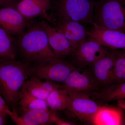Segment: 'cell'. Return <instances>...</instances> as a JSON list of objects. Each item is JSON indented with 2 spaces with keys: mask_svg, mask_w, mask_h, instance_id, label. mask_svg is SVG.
<instances>
[{
  "mask_svg": "<svg viewBox=\"0 0 125 125\" xmlns=\"http://www.w3.org/2000/svg\"><path fill=\"white\" fill-rule=\"evenodd\" d=\"M115 60L114 49H110L105 55L89 66L98 89L107 86L111 81Z\"/></svg>",
  "mask_w": 125,
  "mask_h": 125,
  "instance_id": "cell-9",
  "label": "cell"
},
{
  "mask_svg": "<svg viewBox=\"0 0 125 125\" xmlns=\"http://www.w3.org/2000/svg\"><path fill=\"white\" fill-rule=\"evenodd\" d=\"M29 66L16 60L0 61V95L11 109H15L21 89L29 78Z\"/></svg>",
  "mask_w": 125,
  "mask_h": 125,
  "instance_id": "cell-2",
  "label": "cell"
},
{
  "mask_svg": "<svg viewBox=\"0 0 125 125\" xmlns=\"http://www.w3.org/2000/svg\"><path fill=\"white\" fill-rule=\"evenodd\" d=\"M27 25L26 19L16 8H0V27L11 36H19Z\"/></svg>",
  "mask_w": 125,
  "mask_h": 125,
  "instance_id": "cell-13",
  "label": "cell"
},
{
  "mask_svg": "<svg viewBox=\"0 0 125 125\" xmlns=\"http://www.w3.org/2000/svg\"><path fill=\"white\" fill-rule=\"evenodd\" d=\"M15 43L23 62L29 64L47 58L59 57L50 47L41 23L30 27L18 36Z\"/></svg>",
  "mask_w": 125,
  "mask_h": 125,
  "instance_id": "cell-1",
  "label": "cell"
},
{
  "mask_svg": "<svg viewBox=\"0 0 125 125\" xmlns=\"http://www.w3.org/2000/svg\"><path fill=\"white\" fill-rule=\"evenodd\" d=\"M0 112H6L9 115L11 113V110L7 105L4 99L0 95Z\"/></svg>",
  "mask_w": 125,
  "mask_h": 125,
  "instance_id": "cell-24",
  "label": "cell"
},
{
  "mask_svg": "<svg viewBox=\"0 0 125 125\" xmlns=\"http://www.w3.org/2000/svg\"><path fill=\"white\" fill-rule=\"evenodd\" d=\"M50 7L42 0H22L18 2L16 9L25 19H31L45 15Z\"/></svg>",
  "mask_w": 125,
  "mask_h": 125,
  "instance_id": "cell-18",
  "label": "cell"
},
{
  "mask_svg": "<svg viewBox=\"0 0 125 125\" xmlns=\"http://www.w3.org/2000/svg\"><path fill=\"white\" fill-rule=\"evenodd\" d=\"M43 2H45L46 4L48 5L51 6V2H50V0H42Z\"/></svg>",
  "mask_w": 125,
  "mask_h": 125,
  "instance_id": "cell-28",
  "label": "cell"
},
{
  "mask_svg": "<svg viewBox=\"0 0 125 125\" xmlns=\"http://www.w3.org/2000/svg\"><path fill=\"white\" fill-rule=\"evenodd\" d=\"M95 4L92 0H57V18L93 25Z\"/></svg>",
  "mask_w": 125,
  "mask_h": 125,
  "instance_id": "cell-5",
  "label": "cell"
},
{
  "mask_svg": "<svg viewBox=\"0 0 125 125\" xmlns=\"http://www.w3.org/2000/svg\"><path fill=\"white\" fill-rule=\"evenodd\" d=\"M18 3L16 0H0V8L10 7L16 9Z\"/></svg>",
  "mask_w": 125,
  "mask_h": 125,
  "instance_id": "cell-23",
  "label": "cell"
},
{
  "mask_svg": "<svg viewBox=\"0 0 125 125\" xmlns=\"http://www.w3.org/2000/svg\"><path fill=\"white\" fill-rule=\"evenodd\" d=\"M7 115L8 114L6 112H0V125H4V124L6 117Z\"/></svg>",
  "mask_w": 125,
  "mask_h": 125,
  "instance_id": "cell-26",
  "label": "cell"
},
{
  "mask_svg": "<svg viewBox=\"0 0 125 125\" xmlns=\"http://www.w3.org/2000/svg\"><path fill=\"white\" fill-rule=\"evenodd\" d=\"M62 84L67 93H71L88 94L98 89L89 67L74 70Z\"/></svg>",
  "mask_w": 125,
  "mask_h": 125,
  "instance_id": "cell-7",
  "label": "cell"
},
{
  "mask_svg": "<svg viewBox=\"0 0 125 125\" xmlns=\"http://www.w3.org/2000/svg\"><path fill=\"white\" fill-rule=\"evenodd\" d=\"M110 49L94 40H86L75 50L71 56L73 64L83 69L89 67L105 55Z\"/></svg>",
  "mask_w": 125,
  "mask_h": 125,
  "instance_id": "cell-6",
  "label": "cell"
},
{
  "mask_svg": "<svg viewBox=\"0 0 125 125\" xmlns=\"http://www.w3.org/2000/svg\"><path fill=\"white\" fill-rule=\"evenodd\" d=\"M70 98L64 88L55 90L49 94L46 99L47 104L52 111H58L68 108Z\"/></svg>",
  "mask_w": 125,
  "mask_h": 125,
  "instance_id": "cell-20",
  "label": "cell"
},
{
  "mask_svg": "<svg viewBox=\"0 0 125 125\" xmlns=\"http://www.w3.org/2000/svg\"><path fill=\"white\" fill-rule=\"evenodd\" d=\"M117 105L121 109L125 110V99L117 101Z\"/></svg>",
  "mask_w": 125,
  "mask_h": 125,
  "instance_id": "cell-27",
  "label": "cell"
},
{
  "mask_svg": "<svg viewBox=\"0 0 125 125\" xmlns=\"http://www.w3.org/2000/svg\"><path fill=\"white\" fill-rule=\"evenodd\" d=\"M77 68L62 57L47 58L30 64L29 76L63 84L70 73Z\"/></svg>",
  "mask_w": 125,
  "mask_h": 125,
  "instance_id": "cell-4",
  "label": "cell"
},
{
  "mask_svg": "<svg viewBox=\"0 0 125 125\" xmlns=\"http://www.w3.org/2000/svg\"><path fill=\"white\" fill-rule=\"evenodd\" d=\"M41 24L46 33L49 45L56 55L61 57L71 56L75 49L64 33L46 22L43 21Z\"/></svg>",
  "mask_w": 125,
  "mask_h": 125,
  "instance_id": "cell-12",
  "label": "cell"
},
{
  "mask_svg": "<svg viewBox=\"0 0 125 125\" xmlns=\"http://www.w3.org/2000/svg\"><path fill=\"white\" fill-rule=\"evenodd\" d=\"M62 32L75 50L87 40L89 31L84 25L69 19H58L55 27Z\"/></svg>",
  "mask_w": 125,
  "mask_h": 125,
  "instance_id": "cell-14",
  "label": "cell"
},
{
  "mask_svg": "<svg viewBox=\"0 0 125 125\" xmlns=\"http://www.w3.org/2000/svg\"><path fill=\"white\" fill-rule=\"evenodd\" d=\"M22 87L33 96L45 101L52 91L64 88L63 84L49 81H42L34 77L28 78L24 81Z\"/></svg>",
  "mask_w": 125,
  "mask_h": 125,
  "instance_id": "cell-15",
  "label": "cell"
},
{
  "mask_svg": "<svg viewBox=\"0 0 125 125\" xmlns=\"http://www.w3.org/2000/svg\"><path fill=\"white\" fill-rule=\"evenodd\" d=\"M18 103L23 110L48 109V106L45 100L37 98L23 87L20 92Z\"/></svg>",
  "mask_w": 125,
  "mask_h": 125,
  "instance_id": "cell-21",
  "label": "cell"
},
{
  "mask_svg": "<svg viewBox=\"0 0 125 125\" xmlns=\"http://www.w3.org/2000/svg\"><path fill=\"white\" fill-rule=\"evenodd\" d=\"M15 44L11 35L0 27V61L15 60Z\"/></svg>",
  "mask_w": 125,
  "mask_h": 125,
  "instance_id": "cell-19",
  "label": "cell"
},
{
  "mask_svg": "<svg viewBox=\"0 0 125 125\" xmlns=\"http://www.w3.org/2000/svg\"><path fill=\"white\" fill-rule=\"evenodd\" d=\"M55 123L56 125H73V123H71V122H68L66 121H64V120H62L61 118H59L58 116H57Z\"/></svg>",
  "mask_w": 125,
  "mask_h": 125,
  "instance_id": "cell-25",
  "label": "cell"
},
{
  "mask_svg": "<svg viewBox=\"0 0 125 125\" xmlns=\"http://www.w3.org/2000/svg\"><path fill=\"white\" fill-rule=\"evenodd\" d=\"M120 107L101 106L91 120L97 125H119L123 124V113Z\"/></svg>",
  "mask_w": 125,
  "mask_h": 125,
  "instance_id": "cell-16",
  "label": "cell"
},
{
  "mask_svg": "<svg viewBox=\"0 0 125 125\" xmlns=\"http://www.w3.org/2000/svg\"><path fill=\"white\" fill-rule=\"evenodd\" d=\"M67 93L70 98L67 109L80 119L91 121L101 106L98 105L88 94Z\"/></svg>",
  "mask_w": 125,
  "mask_h": 125,
  "instance_id": "cell-11",
  "label": "cell"
},
{
  "mask_svg": "<svg viewBox=\"0 0 125 125\" xmlns=\"http://www.w3.org/2000/svg\"><path fill=\"white\" fill-rule=\"evenodd\" d=\"M88 37L109 49L125 50V33L122 31L93 25Z\"/></svg>",
  "mask_w": 125,
  "mask_h": 125,
  "instance_id": "cell-10",
  "label": "cell"
},
{
  "mask_svg": "<svg viewBox=\"0 0 125 125\" xmlns=\"http://www.w3.org/2000/svg\"><path fill=\"white\" fill-rule=\"evenodd\" d=\"M93 25L125 33V0L95 1Z\"/></svg>",
  "mask_w": 125,
  "mask_h": 125,
  "instance_id": "cell-3",
  "label": "cell"
},
{
  "mask_svg": "<svg viewBox=\"0 0 125 125\" xmlns=\"http://www.w3.org/2000/svg\"><path fill=\"white\" fill-rule=\"evenodd\" d=\"M19 115L15 109H11L9 115L12 121L18 125H41L55 123L57 116L48 109H37L23 110Z\"/></svg>",
  "mask_w": 125,
  "mask_h": 125,
  "instance_id": "cell-8",
  "label": "cell"
},
{
  "mask_svg": "<svg viewBox=\"0 0 125 125\" xmlns=\"http://www.w3.org/2000/svg\"><path fill=\"white\" fill-rule=\"evenodd\" d=\"M92 98L109 102L125 99V81L99 89L88 94Z\"/></svg>",
  "mask_w": 125,
  "mask_h": 125,
  "instance_id": "cell-17",
  "label": "cell"
},
{
  "mask_svg": "<svg viewBox=\"0 0 125 125\" xmlns=\"http://www.w3.org/2000/svg\"><path fill=\"white\" fill-rule=\"evenodd\" d=\"M114 51L116 60L113 77L107 86L118 84L125 81V50L114 49Z\"/></svg>",
  "mask_w": 125,
  "mask_h": 125,
  "instance_id": "cell-22",
  "label": "cell"
},
{
  "mask_svg": "<svg viewBox=\"0 0 125 125\" xmlns=\"http://www.w3.org/2000/svg\"><path fill=\"white\" fill-rule=\"evenodd\" d=\"M92 0L94 1H96L97 0Z\"/></svg>",
  "mask_w": 125,
  "mask_h": 125,
  "instance_id": "cell-29",
  "label": "cell"
}]
</instances>
